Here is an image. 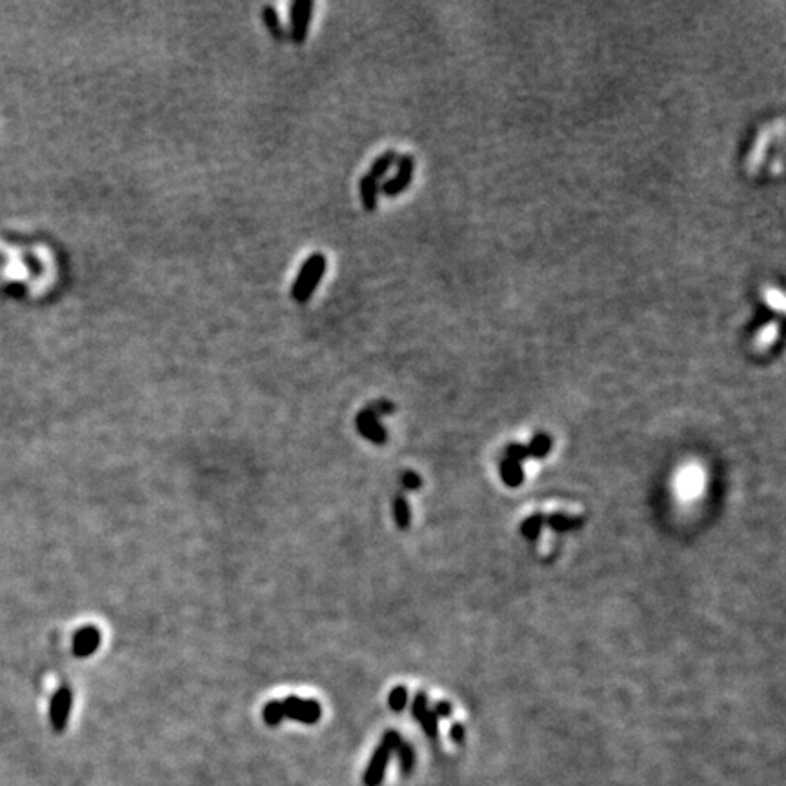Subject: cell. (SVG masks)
<instances>
[{
	"label": "cell",
	"mask_w": 786,
	"mask_h": 786,
	"mask_svg": "<svg viewBox=\"0 0 786 786\" xmlns=\"http://www.w3.org/2000/svg\"><path fill=\"white\" fill-rule=\"evenodd\" d=\"M326 273V257L323 253H313L306 262L302 264L301 272L291 286V297L299 304H304L311 299L315 288L323 281Z\"/></svg>",
	"instance_id": "obj_1"
},
{
	"label": "cell",
	"mask_w": 786,
	"mask_h": 786,
	"mask_svg": "<svg viewBox=\"0 0 786 786\" xmlns=\"http://www.w3.org/2000/svg\"><path fill=\"white\" fill-rule=\"evenodd\" d=\"M400 743H403V741H400V735L397 734V732L391 730L384 734L383 743L378 744L377 750L374 752V757H371L370 765H368V768H366V773H364L366 786L381 785V781H383L384 778V770H386L388 759H390V753L393 752V750H397Z\"/></svg>",
	"instance_id": "obj_2"
},
{
	"label": "cell",
	"mask_w": 786,
	"mask_h": 786,
	"mask_svg": "<svg viewBox=\"0 0 786 786\" xmlns=\"http://www.w3.org/2000/svg\"><path fill=\"white\" fill-rule=\"evenodd\" d=\"M315 4L311 0H295L289 8V37L295 44H302L306 40L310 31L311 17H313Z\"/></svg>",
	"instance_id": "obj_3"
},
{
	"label": "cell",
	"mask_w": 786,
	"mask_h": 786,
	"mask_svg": "<svg viewBox=\"0 0 786 786\" xmlns=\"http://www.w3.org/2000/svg\"><path fill=\"white\" fill-rule=\"evenodd\" d=\"M282 710H284V717L306 722V724H315L323 715V708H320L319 703L313 701V699H301L297 695L286 697L282 701Z\"/></svg>",
	"instance_id": "obj_4"
},
{
	"label": "cell",
	"mask_w": 786,
	"mask_h": 786,
	"mask_svg": "<svg viewBox=\"0 0 786 786\" xmlns=\"http://www.w3.org/2000/svg\"><path fill=\"white\" fill-rule=\"evenodd\" d=\"M73 703V693L68 686H60L52 697V705H50V721L52 727L57 734H62L66 730L69 719V710H71Z\"/></svg>",
	"instance_id": "obj_5"
},
{
	"label": "cell",
	"mask_w": 786,
	"mask_h": 786,
	"mask_svg": "<svg viewBox=\"0 0 786 786\" xmlns=\"http://www.w3.org/2000/svg\"><path fill=\"white\" fill-rule=\"evenodd\" d=\"M378 419H381V417L375 413V410L371 408L370 404V406H366V408H362L361 412L357 413L355 424H357L359 434H361L362 437L375 442V444H384L388 439V432L386 428L378 422Z\"/></svg>",
	"instance_id": "obj_6"
},
{
	"label": "cell",
	"mask_w": 786,
	"mask_h": 786,
	"mask_svg": "<svg viewBox=\"0 0 786 786\" xmlns=\"http://www.w3.org/2000/svg\"><path fill=\"white\" fill-rule=\"evenodd\" d=\"M397 166H399V170H397L395 177H391V179L386 180V183L383 184V187H381V192H383L386 197L400 195V193L410 186V183H412L413 179L415 162H413L412 155H403V157L397 158Z\"/></svg>",
	"instance_id": "obj_7"
},
{
	"label": "cell",
	"mask_w": 786,
	"mask_h": 786,
	"mask_svg": "<svg viewBox=\"0 0 786 786\" xmlns=\"http://www.w3.org/2000/svg\"><path fill=\"white\" fill-rule=\"evenodd\" d=\"M103 635L95 626H84L73 635V654L77 657H90L100 646Z\"/></svg>",
	"instance_id": "obj_8"
},
{
	"label": "cell",
	"mask_w": 786,
	"mask_h": 786,
	"mask_svg": "<svg viewBox=\"0 0 786 786\" xmlns=\"http://www.w3.org/2000/svg\"><path fill=\"white\" fill-rule=\"evenodd\" d=\"M359 193H361V202L366 212H375L378 200V180L366 173L359 183Z\"/></svg>",
	"instance_id": "obj_9"
},
{
	"label": "cell",
	"mask_w": 786,
	"mask_h": 786,
	"mask_svg": "<svg viewBox=\"0 0 786 786\" xmlns=\"http://www.w3.org/2000/svg\"><path fill=\"white\" fill-rule=\"evenodd\" d=\"M582 523H584L582 519L568 517L565 514H552L548 517H544V524H548L553 531H559V533L577 530V528L582 526Z\"/></svg>",
	"instance_id": "obj_10"
},
{
	"label": "cell",
	"mask_w": 786,
	"mask_h": 786,
	"mask_svg": "<svg viewBox=\"0 0 786 786\" xmlns=\"http://www.w3.org/2000/svg\"><path fill=\"white\" fill-rule=\"evenodd\" d=\"M501 477H502V480H504L506 486H510V488H517V486L523 485L524 470H523V466H521V464L514 463V461L504 459L501 463Z\"/></svg>",
	"instance_id": "obj_11"
},
{
	"label": "cell",
	"mask_w": 786,
	"mask_h": 786,
	"mask_svg": "<svg viewBox=\"0 0 786 786\" xmlns=\"http://www.w3.org/2000/svg\"><path fill=\"white\" fill-rule=\"evenodd\" d=\"M262 21L264 24H266V28H268L270 35H272L273 39L275 40H284L286 39V31L284 28H282L281 24V18H279V13H277V9L273 8V6H264L262 8Z\"/></svg>",
	"instance_id": "obj_12"
},
{
	"label": "cell",
	"mask_w": 786,
	"mask_h": 786,
	"mask_svg": "<svg viewBox=\"0 0 786 786\" xmlns=\"http://www.w3.org/2000/svg\"><path fill=\"white\" fill-rule=\"evenodd\" d=\"M393 517H395V523L400 530H408L410 523H412V510H410L408 499L403 497V495H397L393 499Z\"/></svg>",
	"instance_id": "obj_13"
},
{
	"label": "cell",
	"mask_w": 786,
	"mask_h": 786,
	"mask_svg": "<svg viewBox=\"0 0 786 786\" xmlns=\"http://www.w3.org/2000/svg\"><path fill=\"white\" fill-rule=\"evenodd\" d=\"M528 455L536 459H544L552 450V437L548 434H536L528 444Z\"/></svg>",
	"instance_id": "obj_14"
},
{
	"label": "cell",
	"mask_w": 786,
	"mask_h": 786,
	"mask_svg": "<svg viewBox=\"0 0 786 786\" xmlns=\"http://www.w3.org/2000/svg\"><path fill=\"white\" fill-rule=\"evenodd\" d=\"M397 158H399V154H397V151H393V149H390V151H386V154H383L381 157L375 158V162L371 164L368 175L378 180L381 177H383V175L388 173V170L393 166V162H397Z\"/></svg>",
	"instance_id": "obj_15"
},
{
	"label": "cell",
	"mask_w": 786,
	"mask_h": 786,
	"mask_svg": "<svg viewBox=\"0 0 786 786\" xmlns=\"http://www.w3.org/2000/svg\"><path fill=\"white\" fill-rule=\"evenodd\" d=\"M543 526H544V515L536 514V515H531V517H528L526 521L521 524V533H523L526 539L536 541L537 537H539Z\"/></svg>",
	"instance_id": "obj_16"
},
{
	"label": "cell",
	"mask_w": 786,
	"mask_h": 786,
	"mask_svg": "<svg viewBox=\"0 0 786 786\" xmlns=\"http://www.w3.org/2000/svg\"><path fill=\"white\" fill-rule=\"evenodd\" d=\"M262 717H264V721H266V724H270V727H277V724H279V722L284 719V710H282V703L281 701H270L268 705L264 706Z\"/></svg>",
	"instance_id": "obj_17"
},
{
	"label": "cell",
	"mask_w": 786,
	"mask_h": 786,
	"mask_svg": "<svg viewBox=\"0 0 786 786\" xmlns=\"http://www.w3.org/2000/svg\"><path fill=\"white\" fill-rule=\"evenodd\" d=\"M388 705L393 712H403L408 706V690L406 686H395L388 695Z\"/></svg>",
	"instance_id": "obj_18"
},
{
	"label": "cell",
	"mask_w": 786,
	"mask_h": 786,
	"mask_svg": "<svg viewBox=\"0 0 786 786\" xmlns=\"http://www.w3.org/2000/svg\"><path fill=\"white\" fill-rule=\"evenodd\" d=\"M419 722L422 724V728H424L426 734L429 735V737H435L437 735V730H439V719L437 715L434 714V712H429V710H426L424 714L419 717Z\"/></svg>",
	"instance_id": "obj_19"
},
{
	"label": "cell",
	"mask_w": 786,
	"mask_h": 786,
	"mask_svg": "<svg viewBox=\"0 0 786 786\" xmlns=\"http://www.w3.org/2000/svg\"><path fill=\"white\" fill-rule=\"evenodd\" d=\"M530 455H528V448L524 446V444H519V442H515V444H510V446L506 448V459L508 461H514V463L521 464L523 461H526Z\"/></svg>",
	"instance_id": "obj_20"
},
{
	"label": "cell",
	"mask_w": 786,
	"mask_h": 786,
	"mask_svg": "<svg viewBox=\"0 0 786 786\" xmlns=\"http://www.w3.org/2000/svg\"><path fill=\"white\" fill-rule=\"evenodd\" d=\"M397 750H399L400 766H403V772L408 773L410 770H412V766H413V750H412V746H408L406 743H400Z\"/></svg>",
	"instance_id": "obj_21"
},
{
	"label": "cell",
	"mask_w": 786,
	"mask_h": 786,
	"mask_svg": "<svg viewBox=\"0 0 786 786\" xmlns=\"http://www.w3.org/2000/svg\"><path fill=\"white\" fill-rule=\"evenodd\" d=\"M426 710H428V695H426L424 692H419L415 695V699H413V705H412V714L413 717L419 721V717H421L422 714H424Z\"/></svg>",
	"instance_id": "obj_22"
},
{
	"label": "cell",
	"mask_w": 786,
	"mask_h": 786,
	"mask_svg": "<svg viewBox=\"0 0 786 786\" xmlns=\"http://www.w3.org/2000/svg\"><path fill=\"white\" fill-rule=\"evenodd\" d=\"M400 482H403V488H406L410 492V490H419L422 485L421 477L417 475L415 472H404L403 477H400Z\"/></svg>",
	"instance_id": "obj_23"
},
{
	"label": "cell",
	"mask_w": 786,
	"mask_h": 786,
	"mask_svg": "<svg viewBox=\"0 0 786 786\" xmlns=\"http://www.w3.org/2000/svg\"><path fill=\"white\" fill-rule=\"evenodd\" d=\"M371 408L375 410V413H377L378 417H383V415H390V413L395 412V404L388 403V400H377V403L371 404Z\"/></svg>",
	"instance_id": "obj_24"
},
{
	"label": "cell",
	"mask_w": 786,
	"mask_h": 786,
	"mask_svg": "<svg viewBox=\"0 0 786 786\" xmlns=\"http://www.w3.org/2000/svg\"><path fill=\"white\" fill-rule=\"evenodd\" d=\"M432 712H434V714L437 715V719H439V717H444V719H446V717H450L451 712H453V708H451L450 703H446V701H439L437 705L434 706V710H432Z\"/></svg>",
	"instance_id": "obj_25"
},
{
	"label": "cell",
	"mask_w": 786,
	"mask_h": 786,
	"mask_svg": "<svg viewBox=\"0 0 786 786\" xmlns=\"http://www.w3.org/2000/svg\"><path fill=\"white\" fill-rule=\"evenodd\" d=\"M450 737L455 741V743H461V741L464 739V728L461 722H455L453 727L450 728Z\"/></svg>",
	"instance_id": "obj_26"
}]
</instances>
